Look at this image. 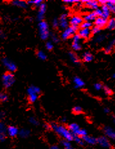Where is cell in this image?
<instances>
[{"mask_svg":"<svg viewBox=\"0 0 115 149\" xmlns=\"http://www.w3.org/2000/svg\"><path fill=\"white\" fill-rule=\"evenodd\" d=\"M51 127L55 132L58 134L59 136L63 137L64 139L67 140L68 141H73V134L71 132L68 128L64 126L59 125L56 123H51Z\"/></svg>","mask_w":115,"mask_h":149,"instance_id":"1","label":"cell"},{"mask_svg":"<svg viewBox=\"0 0 115 149\" xmlns=\"http://www.w3.org/2000/svg\"><path fill=\"white\" fill-rule=\"evenodd\" d=\"M38 27L41 38L43 40L48 39L49 36H50V33H49V28L47 23L44 21H40L38 25Z\"/></svg>","mask_w":115,"mask_h":149,"instance_id":"2","label":"cell"},{"mask_svg":"<svg viewBox=\"0 0 115 149\" xmlns=\"http://www.w3.org/2000/svg\"><path fill=\"white\" fill-rule=\"evenodd\" d=\"M16 79L14 75L11 72H7L2 76V81L5 88H10L15 83Z\"/></svg>","mask_w":115,"mask_h":149,"instance_id":"3","label":"cell"},{"mask_svg":"<svg viewBox=\"0 0 115 149\" xmlns=\"http://www.w3.org/2000/svg\"><path fill=\"white\" fill-rule=\"evenodd\" d=\"M78 30V27L71 26L69 27L64 30L62 34V38L63 39H67L71 36H73L75 34L76 31Z\"/></svg>","mask_w":115,"mask_h":149,"instance_id":"4","label":"cell"},{"mask_svg":"<svg viewBox=\"0 0 115 149\" xmlns=\"http://www.w3.org/2000/svg\"><path fill=\"white\" fill-rule=\"evenodd\" d=\"M3 64L5 66V67L7 68V70L10 72H14L17 70V66L14 63L11 61L7 58H5L2 59Z\"/></svg>","mask_w":115,"mask_h":149,"instance_id":"5","label":"cell"},{"mask_svg":"<svg viewBox=\"0 0 115 149\" xmlns=\"http://www.w3.org/2000/svg\"><path fill=\"white\" fill-rule=\"evenodd\" d=\"M97 143L103 148H111L112 147L111 143L109 141L107 137L105 136H100L97 138Z\"/></svg>","mask_w":115,"mask_h":149,"instance_id":"6","label":"cell"},{"mask_svg":"<svg viewBox=\"0 0 115 149\" xmlns=\"http://www.w3.org/2000/svg\"><path fill=\"white\" fill-rule=\"evenodd\" d=\"M7 135V127L4 123L0 121V141H4Z\"/></svg>","mask_w":115,"mask_h":149,"instance_id":"7","label":"cell"},{"mask_svg":"<svg viewBox=\"0 0 115 149\" xmlns=\"http://www.w3.org/2000/svg\"><path fill=\"white\" fill-rule=\"evenodd\" d=\"M68 14H63L61 16L59 19V26L61 27V28L63 29H66L68 27L69 22L68 21Z\"/></svg>","mask_w":115,"mask_h":149,"instance_id":"8","label":"cell"},{"mask_svg":"<svg viewBox=\"0 0 115 149\" xmlns=\"http://www.w3.org/2000/svg\"><path fill=\"white\" fill-rule=\"evenodd\" d=\"M83 23V19L80 16H73L70 19V23L71 26L78 27L81 25Z\"/></svg>","mask_w":115,"mask_h":149,"instance_id":"9","label":"cell"},{"mask_svg":"<svg viewBox=\"0 0 115 149\" xmlns=\"http://www.w3.org/2000/svg\"><path fill=\"white\" fill-rule=\"evenodd\" d=\"M46 10H47V5H46L44 3H42L39 7V11L37 16V19L41 21H42L43 18H44V16L46 12Z\"/></svg>","mask_w":115,"mask_h":149,"instance_id":"10","label":"cell"},{"mask_svg":"<svg viewBox=\"0 0 115 149\" xmlns=\"http://www.w3.org/2000/svg\"><path fill=\"white\" fill-rule=\"evenodd\" d=\"M19 129L15 126L10 125L7 127V134L10 137H14L19 135Z\"/></svg>","mask_w":115,"mask_h":149,"instance_id":"11","label":"cell"},{"mask_svg":"<svg viewBox=\"0 0 115 149\" xmlns=\"http://www.w3.org/2000/svg\"><path fill=\"white\" fill-rule=\"evenodd\" d=\"M105 136L115 141V130L109 127H105L103 129Z\"/></svg>","mask_w":115,"mask_h":149,"instance_id":"12","label":"cell"},{"mask_svg":"<svg viewBox=\"0 0 115 149\" xmlns=\"http://www.w3.org/2000/svg\"><path fill=\"white\" fill-rule=\"evenodd\" d=\"M91 34V30L90 28H81L79 32V35L81 38L87 39L90 38Z\"/></svg>","mask_w":115,"mask_h":149,"instance_id":"13","label":"cell"},{"mask_svg":"<svg viewBox=\"0 0 115 149\" xmlns=\"http://www.w3.org/2000/svg\"><path fill=\"white\" fill-rule=\"evenodd\" d=\"M94 23H95V25L97 27L101 28L107 25V20L102 18V17H98L95 21H94Z\"/></svg>","mask_w":115,"mask_h":149,"instance_id":"14","label":"cell"},{"mask_svg":"<svg viewBox=\"0 0 115 149\" xmlns=\"http://www.w3.org/2000/svg\"><path fill=\"white\" fill-rule=\"evenodd\" d=\"M83 141H84V143H88L89 145H95L97 143V139L94 138V137L92 136H85L84 137H82Z\"/></svg>","mask_w":115,"mask_h":149,"instance_id":"15","label":"cell"},{"mask_svg":"<svg viewBox=\"0 0 115 149\" xmlns=\"http://www.w3.org/2000/svg\"><path fill=\"white\" fill-rule=\"evenodd\" d=\"M102 17L103 18H105L107 19L109 16H110V13H111V11L109 10V7L107 6V5H102Z\"/></svg>","mask_w":115,"mask_h":149,"instance_id":"16","label":"cell"},{"mask_svg":"<svg viewBox=\"0 0 115 149\" xmlns=\"http://www.w3.org/2000/svg\"><path fill=\"white\" fill-rule=\"evenodd\" d=\"M68 129L72 133L73 135H76L78 132L79 130L80 129L79 125H77V123H71V124L69 125Z\"/></svg>","mask_w":115,"mask_h":149,"instance_id":"17","label":"cell"},{"mask_svg":"<svg viewBox=\"0 0 115 149\" xmlns=\"http://www.w3.org/2000/svg\"><path fill=\"white\" fill-rule=\"evenodd\" d=\"M85 5L88 8L96 10L99 7V2L97 1H87L85 3Z\"/></svg>","mask_w":115,"mask_h":149,"instance_id":"18","label":"cell"},{"mask_svg":"<svg viewBox=\"0 0 115 149\" xmlns=\"http://www.w3.org/2000/svg\"><path fill=\"white\" fill-rule=\"evenodd\" d=\"M40 92H41V90L36 86H31L27 90V93L28 95H31V94H38L39 95Z\"/></svg>","mask_w":115,"mask_h":149,"instance_id":"19","label":"cell"},{"mask_svg":"<svg viewBox=\"0 0 115 149\" xmlns=\"http://www.w3.org/2000/svg\"><path fill=\"white\" fill-rule=\"evenodd\" d=\"M98 18L97 14L94 12L89 13L87 15L84 16V20L85 21H89L91 22L92 21H95L96 19Z\"/></svg>","mask_w":115,"mask_h":149,"instance_id":"20","label":"cell"},{"mask_svg":"<svg viewBox=\"0 0 115 149\" xmlns=\"http://www.w3.org/2000/svg\"><path fill=\"white\" fill-rule=\"evenodd\" d=\"M73 83L75 84V88H82L84 87L85 83L84 82L82 81V80L78 78V77H75L73 79Z\"/></svg>","mask_w":115,"mask_h":149,"instance_id":"21","label":"cell"},{"mask_svg":"<svg viewBox=\"0 0 115 149\" xmlns=\"http://www.w3.org/2000/svg\"><path fill=\"white\" fill-rule=\"evenodd\" d=\"M12 4L16 7H18L22 8H26L27 7L28 5L27 3H26L24 1H20V0H15V1H13Z\"/></svg>","mask_w":115,"mask_h":149,"instance_id":"22","label":"cell"},{"mask_svg":"<svg viewBox=\"0 0 115 149\" xmlns=\"http://www.w3.org/2000/svg\"><path fill=\"white\" fill-rule=\"evenodd\" d=\"M30 134V131L28 129H25V128H23V129L20 130L19 132V136L21 137V138H27Z\"/></svg>","mask_w":115,"mask_h":149,"instance_id":"23","label":"cell"},{"mask_svg":"<svg viewBox=\"0 0 115 149\" xmlns=\"http://www.w3.org/2000/svg\"><path fill=\"white\" fill-rule=\"evenodd\" d=\"M82 59L85 62H90L93 59V56L90 52H86L82 55Z\"/></svg>","mask_w":115,"mask_h":149,"instance_id":"24","label":"cell"},{"mask_svg":"<svg viewBox=\"0 0 115 149\" xmlns=\"http://www.w3.org/2000/svg\"><path fill=\"white\" fill-rule=\"evenodd\" d=\"M69 56H70V60L75 64H79L80 63V60L75 54L73 52L69 53Z\"/></svg>","mask_w":115,"mask_h":149,"instance_id":"25","label":"cell"},{"mask_svg":"<svg viewBox=\"0 0 115 149\" xmlns=\"http://www.w3.org/2000/svg\"><path fill=\"white\" fill-rule=\"evenodd\" d=\"M107 5L109 7V8L111 12H113V14H115V0H110V1H107Z\"/></svg>","mask_w":115,"mask_h":149,"instance_id":"26","label":"cell"},{"mask_svg":"<svg viewBox=\"0 0 115 149\" xmlns=\"http://www.w3.org/2000/svg\"><path fill=\"white\" fill-rule=\"evenodd\" d=\"M61 145L63 146V147L64 148V149H75L73 147L72 145H71L70 141H68L67 140H62L61 141Z\"/></svg>","mask_w":115,"mask_h":149,"instance_id":"27","label":"cell"},{"mask_svg":"<svg viewBox=\"0 0 115 149\" xmlns=\"http://www.w3.org/2000/svg\"><path fill=\"white\" fill-rule=\"evenodd\" d=\"M114 45H115V39L113 40V41L109 43V44L107 45V47L105 48V52L106 53H110L114 48Z\"/></svg>","mask_w":115,"mask_h":149,"instance_id":"28","label":"cell"},{"mask_svg":"<svg viewBox=\"0 0 115 149\" xmlns=\"http://www.w3.org/2000/svg\"><path fill=\"white\" fill-rule=\"evenodd\" d=\"M107 27L109 30H113L115 28V18H111L107 21Z\"/></svg>","mask_w":115,"mask_h":149,"instance_id":"29","label":"cell"},{"mask_svg":"<svg viewBox=\"0 0 115 149\" xmlns=\"http://www.w3.org/2000/svg\"><path fill=\"white\" fill-rule=\"evenodd\" d=\"M73 141L75 143H77V144H79V145H83L84 144V141H83L82 137L75 136V135H74V136H73Z\"/></svg>","mask_w":115,"mask_h":149,"instance_id":"30","label":"cell"},{"mask_svg":"<svg viewBox=\"0 0 115 149\" xmlns=\"http://www.w3.org/2000/svg\"><path fill=\"white\" fill-rule=\"evenodd\" d=\"M37 57H38V58L41 60H45L47 58V55H46V54L43 52V51H41V50L38 51V52H37Z\"/></svg>","mask_w":115,"mask_h":149,"instance_id":"31","label":"cell"},{"mask_svg":"<svg viewBox=\"0 0 115 149\" xmlns=\"http://www.w3.org/2000/svg\"><path fill=\"white\" fill-rule=\"evenodd\" d=\"M42 0H31V1H28L27 4L28 5H34L36 6H40L42 3Z\"/></svg>","mask_w":115,"mask_h":149,"instance_id":"32","label":"cell"},{"mask_svg":"<svg viewBox=\"0 0 115 149\" xmlns=\"http://www.w3.org/2000/svg\"><path fill=\"white\" fill-rule=\"evenodd\" d=\"M37 98H38V94H31V95H28V100L31 103L36 102Z\"/></svg>","mask_w":115,"mask_h":149,"instance_id":"33","label":"cell"},{"mask_svg":"<svg viewBox=\"0 0 115 149\" xmlns=\"http://www.w3.org/2000/svg\"><path fill=\"white\" fill-rule=\"evenodd\" d=\"M88 134H87V131H86L85 129H82V128H80V129L79 130L78 132L76 134L75 136H79L80 137H84L85 136H87Z\"/></svg>","mask_w":115,"mask_h":149,"instance_id":"34","label":"cell"},{"mask_svg":"<svg viewBox=\"0 0 115 149\" xmlns=\"http://www.w3.org/2000/svg\"><path fill=\"white\" fill-rule=\"evenodd\" d=\"M8 100V96L4 92H0V102H6Z\"/></svg>","mask_w":115,"mask_h":149,"instance_id":"35","label":"cell"},{"mask_svg":"<svg viewBox=\"0 0 115 149\" xmlns=\"http://www.w3.org/2000/svg\"><path fill=\"white\" fill-rule=\"evenodd\" d=\"M92 27L91 22H89V21L83 22L81 24V25H80L81 28H90V27Z\"/></svg>","mask_w":115,"mask_h":149,"instance_id":"36","label":"cell"},{"mask_svg":"<svg viewBox=\"0 0 115 149\" xmlns=\"http://www.w3.org/2000/svg\"><path fill=\"white\" fill-rule=\"evenodd\" d=\"M29 122L31 123V125H35V126H37L39 125V123L38 121V120H37L36 117H30L29 118Z\"/></svg>","mask_w":115,"mask_h":149,"instance_id":"37","label":"cell"},{"mask_svg":"<svg viewBox=\"0 0 115 149\" xmlns=\"http://www.w3.org/2000/svg\"><path fill=\"white\" fill-rule=\"evenodd\" d=\"M80 37L79 34H75L73 36V43H80Z\"/></svg>","mask_w":115,"mask_h":149,"instance_id":"38","label":"cell"},{"mask_svg":"<svg viewBox=\"0 0 115 149\" xmlns=\"http://www.w3.org/2000/svg\"><path fill=\"white\" fill-rule=\"evenodd\" d=\"M73 113H75V114H79L80 113H82V108L80 107H79V106H77V107H75L73 108Z\"/></svg>","mask_w":115,"mask_h":149,"instance_id":"39","label":"cell"},{"mask_svg":"<svg viewBox=\"0 0 115 149\" xmlns=\"http://www.w3.org/2000/svg\"><path fill=\"white\" fill-rule=\"evenodd\" d=\"M103 91H104L105 94L106 95H111L112 94V90L110 89V88L108 87L107 86H105V87H103Z\"/></svg>","mask_w":115,"mask_h":149,"instance_id":"40","label":"cell"},{"mask_svg":"<svg viewBox=\"0 0 115 149\" xmlns=\"http://www.w3.org/2000/svg\"><path fill=\"white\" fill-rule=\"evenodd\" d=\"M100 32V28L94 26L91 29V33L93 34H98Z\"/></svg>","mask_w":115,"mask_h":149,"instance_id":"41","label":"cell"},{"mask_svg":"<svg viewBox=\"0 0 115 149\" xmlns=\"http://www.w3.org/2000/svg\"><path fill=\"white\" fill-rule=\"evenodd\" d=\"M105 39V36L103 35H99L98 36H97V38H95V41L96 43H101L102 41H103V40Z\"/></svg>","mask_w":115,"mask_h":149,"instance_id":"42","label":"cell"},{"mask_svg":"<svg viewBox=\"0 0 115 149\" xmlns=\"http://www.w3.org/2000/svg\"><path fill=\"white\" fill-rule=\"evenodd\" d=\"M72 47L74 50H79L81 48V45H80V43H73Z\"/></svg>","mask_w":115,"mask_h":149,"instance_id":"43","label":"cell"},{"mask_svg":"<svg viewBox=\"0 0 115 149\" xmlns=\"http://www.w3.org/2000/svg\"><path fill=\"white\" fill-rule=\"evenodd\" d=\"M46 48H47L48 50H51L53 48V45L51 43V42L48 41L47 43V44H46Z\"/></svg>","mask_w":115,"mask_h":149,"instance_id":"44","label":"cell"},{"mask_svg":"<svg viewBox=\"0 0 115 149\" xmlns=\"http://www.w3.org/2000/svg\"><path fill=\"white\" fill-rule=\"evenodd\" d=\"M94 88H95V89H96L97 90H101L102 88H103L102 84H101V83H98L94 84Z\"/></svg>","mask_w":115,"mask_h":149,"instance_id":"45","label":"cell"},{"mask_svg":"<svg viewBox=\"0 0 115 149\" xmlns=\"http://www.w3.org/2000/svg\"><path fill=\"white\" fill-rule=\"evenodd\" d=\"M52 24H53V26L54 27H57L59 25V21L58 19H57V18H55V19H54L53 20V23H52Z\"/></svg>","mask_w":115,"mask_h":149,"instance_id":"46","label":"cell"},{"mask_svg":"<svg viewBox=\"0 0 115 149\" xmlns=\"http://www.w3.org/2000/svg\"><path fill=\"white\" fill-rule=\"evenodd\" d=\"M94 12L97 14V17H102V10L100 9V8H98L96 10H94Z\"/></svg>","mask_w":115,"mask_h":149,"instance_id":"47","label":"cell"},{"mask_svg":"<svg viewBox=\"0 0 115 149\" xmlns=\"http://www.w3.org/2000/svg\"><path fill=\"white\" fill-rule=\"evenodd\" d=\"M51 39H52V41L54 42V43H58L59 41V39L58 37H57L56 35H52L51 36Z\"/></svg>","mask_w":115,"mask_h":149,"instance_id":"48","label":"cell"},{"mask_svg":"<svg viewBox=\"0 0 115 149\" xmlns=\"http://www.w3.org/2000/svg\"><path fill=\"white\" fill-rule=\"evenodd\" d=\"M65 3L68 4H71V3H78L79 2V1H75V0H64V1Z\"/></svg>","mask_w":115,"mask_h":149,"instance_id":"49","label":"cell"},{"mask_svg":"<svg viewBox=\"0 0 115 149\" xmlns=\"http://www.w3.org/2000/svg\"><path fill=\"white\" fill-rule=\"evenodd\" d=\"M5 36H6V35H5V32L2 30L0 29V38L4 39L5 38Z\"/></svg>","mask_w":115,"mask_h":149,"instance_id":"50","label":"cell"},{"mask_svg":"<svg viewBox=\"0 0 115 149\" xmlns=\"http://www.w3.org/2000/svg\"><path fill=\"white\" fill-rule=\"evenodd\" d=\"M5 112L3 111H0V119H3L5 117Z\"/></svg>","mask_w":115,"mask_h":149,"instance_id":"51","label":"cell"},{"mask_svg":"<svg viewBox=\"0 0 115 149\" xmlns=\"http://www.w3.org/2000/svg\"><path fill=\"white\" fill-rule=\"evenodd\" d=\"M44 128H46L47 130H51V125H48V124H46L44 125Z\"/></svg>","mask_w":115,"mask_h":149,"instance_id":"52","label":"cell"},{"mask_svg":"<svg viewBox=\"0 0 115 149\" xmlns=\"http://www.w3.org/2000/svg\"><path fill=\"white\" fill-rule=\"evenodd\" d=\"M50 149H60V148L57 145H53L51 146Z\"/></svg>","mask_w":115,"mask_h":149,"instance_id":"53","label":"cell"},{"mask_svg":"<svg viewBox=\"0 0 115 149\" xmlns=\"http://www.w3.org/2000/svg\"><path fill=\"white\" fill-rule=\"evenodd\" d=\"M104 112L106 114H108L110 112V110H109V108H104Z\"/></svg>","mask_w":115,"mask_h":149,"instance_id":"54","label":"cell"},{"mask_svg":"<svg viewBox=\"0 0 115 149\" xmlns=\"http://www.w3.org/2000/svg\"><path fill=\"white\" fill-rule=\"evenodd\" d=\"M66 118H63V119H62V121H66Z\"/></svg>","mask_w":115,"mask_h":149,"instance_id":"55","label":"cell"},{"mask_svg":"<svg viewBox=\"0 0 115 149\" xmlns=\"http://www.w3.org/2000/svg\"><path fill=\"white\" fill-rule=\"evenodd\" d=\"M113 78H115V73L113 75Z\"/></svg>","mask_w":115,"mask_h":149,"instance_id":"56","label":"cell"},{"mask_svg":"<svg viewBox=\"0 0 115 149\" xmlns=\"http://www.w3.org/2000/svg\"><path fill=\"white\" fill-rule=\"evenodd\" d=\"M114 123H115V117H114Z\"/></svg>","mask_w":115,"mask_h":149,"instance_id":"57","label":"cell"}]
</instances>
